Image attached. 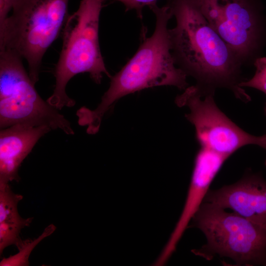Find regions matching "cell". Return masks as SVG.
<instances>
[{
    "instance_id": "16",
    "label": "cell",
    "mask_w": 266,
    "mask_h": 266,
    "mask_svg": "<svg viewBox=\"0 0 266 266\" xmlns=\"http://www.w3.org/2000/svg\"><path fill=\"white\" fill-rule=\"evenodd\" d=\"M264 111H265V114L266 116V107H265L264 108ZM265 165L266 166V162H265Z\"/></svg>"
},
{
    "instance_id": "14",
    "label": "cell",
    "mask_w": 266,
    "mask_h": 266,
    "mask_svg": "<svg viewBox=\"0 0 266 266\" xmlns=\"http://www.w3.org/2000/svg\"><path fill=\"white\" fill-rule=\"evenodd\" d=\"M256 68L254 76L250 79L245 80L240 84V86L253 88L260 90L266 95V58L260 57L253 63ZM266 107V103L265 104Z\"/></svg>"
},
{
    "instance_id": "6",
    "label": "cell",
    "mask_w": 266,
    "mask_h": 266,
    "mask_svg": "<svg viewBox=\"0 0 266 266\" xmlns=\"http://www.w3.org/2000/svg\"><path fill=\"white\" fill-rule=\"evenodd\" d=\"M15 52L0 50V128L18 124L47 126L73 134L69 122L44 101Z\"/></svg>"
},
{
    "instance_id": "4",
    "label": "cell",
    "mask_w": 266,
    "mask_h": 266,
    "mask_svg": "<svg viewBox=\"0 0 266 266\" xmlns=\"http://www.w3.org/2000/svg\"><path fill=\"white\" fill-rule=\"evenodd\" d=\"M69 0H16L11 14L0 26V50L15 52L28 65L35 84L42 58L68 16Z\"/></svg>"
},
{
    "instance_id": "8",
    "label": "cell",
    "mask_w": 266,
    "mask_h": 266,
    "mask_svg": "<svg viewBox=\"0 0 266 266\" xmlns=\"http://www.w3.org/2000/svg\"><path fill=\"white\" fill-rule=\"evenodd\" d=\"M211 27L242 66L254 63L265 39L266 25L259 0H196Z\"/></svg>"
},
{
    "instance_id": "7",
    "label": "cell",
    "mask_w": 266,
    "mask_h": 266,
    "mask_svg": "<svg viewBox=\"0 0 266 266\" xmlns=\"http://www.w3.org/2000/svg\"><path fill=\"white\" fill-rule=\"evenodd\" d=\"M214 93L215 91L195 85L188 86L175 99L178 106L189 108L185 117L194 126L200 147L228 158L248 145L266 149V133L256 136L239 127L219 108L214 100Z\"/></svg>"
},
{
    "instance_id": "2",
    "label": "cell",
    "mask_w": 266,
    "mask_h": 266,
    "mask_svg": "<svg viewBox=\"0 0 266 266\" xmlns=\"http://www.w3.org/2000/svg\"><path fill=\"white\" fill-rule=\"evenodd\" d=\"M150 8L156 16L153 34L144 40L133 56L111 77L110 86L98 107L83 110V120L92 129H100L105 114L124 96L157 86H174L181 90L189 86L187 75L176 66L171 52L167 26L173 17L171 8L168 4L161 7L155 4Z\"/></svg>"
},
{
    "instance_id": "11",
    "label": "cell",
    "mask_w": 266,
    "mask_h": 266,
    "mask_svg": "<svg viewBox=\"0 0 266 266\" xmlns=\"http://www.w3.org/2000/svg\"><path fill=\"white\" fill-rule=\"evenodd\" d=\"M52 129L47 126L18 124L0 132V184L18 181L19 167L38 140Z\"/></svg>"
},
{
    "instance_id": "13",
    "label": "cell",
    "mask_w": 266,
    "mask_h": 266,
    "mask_svg": "<svg viewBox=\"0 0 266 266\" xmlns=\"http://www.w3.org/2000/svg\"><path fill=\"white\" fill-rule=\"evenodd\" d=\"M56 227L51 224L48 226L42 234L34 239L23 240L17 247L18 252L8 258H3L0 262V266H27L30 263L29 258L34 248L43 239L50 235L56 230Z\"/></svg>"
},
{
    "instance_id": "9",
    "label": "cell",
    "mask_w": 266,
    "mask_h": 266,
    "mask_svg": "<svg viewBox=\"0 0 266 266\" xmlns=\"http://www.w3.org/2000/svg\"><path fill=\"white\" fill-rule=\"evenodd\" d=\"M228 157L200 147L197 153L185 202L181 215L167 242L155 264H166L176 250L177 245L203 202L209 187Z\"/></svg>"
},
{
    "instance_id": "12",
    "label": "cell",
    "mask_w": 266,
    "mask_h": 266,
    "mask_svg": "<svg viewBox=\"0 0 266 266\" xmlns=\"http://www.w3.org/2000/svg\"><path fill=\"white\" fill-rule=\"evenodd\" d=\"M13 192L8 183L0 184V254L7 247L14 245L18 247L22 240L20 233L28 227L33 217L22 218L18 211V204L23 199Z\"/></svg>"
},
{
    "instance_id": "1",
    "label": "cell",
    "mask_w": 266,
    "mask_h": 266,
    "mask_svg": "<svg viewBox=\"0 0 266 266\" xmlns=\"http://www.w3.org/2000/svg\"><path fill=\"white\" fill-rule=\"evenodd\" d=\"M176 25L169 29L171 52L177 67L201 88H225L247 102L240 84L243 66L233 50L211 27L196 0H170Z\"/></svg>"
},
{
    "instance_id": "15",
    "label": "cell",
    "mask_w": 266,
    "mask_h": 266,
    "mask_svg": "<svg viewBox=\"0 0 266 266\" xmlns=\"http://www.w3.org/2000/svg\"><path fill=\"white\" fill-rule=\"evenodd\" d=\"M16 0H0V26L9 16Z\"/></svg>"
},
{
    "instance_id": "3",
    "label": "cell",
    "mask_w": 266,
    "mask_h": 266,
    "mask_svg": "<svg viewBox=\"0 0 266 266\" xmlns=\"http://www.w3.org/2000/svg\"><path fill=\"white\" fill-rule=\"evenodd\" d=\"M104 0H81L78 9L68 15L63 27V45L54 75L53 93L47 101L58 110L74 106L66 94L71 78L88 73L100 84L103 74L111 78L101 54L99 40L100 16Z\"/></svg>"
},
{
    "instance_id": "5",
    "label": "cell",
    "mask_w": 266,
    "mask_h": 266,
    "mask_svg": "<svg viewBox=\"0 0 266 266\" xmlns=\"http://www.w3.org/2000/svg\"><path fill=\"white\" fill-rule=\"evenodd\" d=\"M193 220L206 239L196 255L207 260L228 257L237 266H266V227L207 202Z\"/></svg>"
},
{
    "instance_id": "10",
    "label": "cell",
    "mask_w": 266,
    "mask_h": 266,
    "mask_svg": "<svg viewBox=\"0 0 266 266\" xmlns=\"http://www.w3.org/2000/svg\"><path fill=\"white\" fill-rule=\"evenodd\" d=\"M203 202L230 209L266 227V180L260 173L247 172L233 184L209 190Z\"/></svg>"
}]
</instances>
